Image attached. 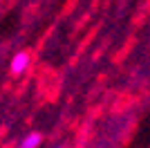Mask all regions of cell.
Returning <instances> with one entry per match:
<instances>
[{"label":"cell","instance_id":"1","mask_svg":"<svg viewBox=\"0 0 150 148\" xmlns=\"http://www.w3.org/2000/svg\"><path fill=\"white\" fill-rule=\"evenodd\" d=\"M27 65H29V54H27V52H18V54L11 58V72L13 74L25 72Z\"/></svg>","mask_w":150,"mask_h":148},{"label":"cell","instance_id":"2","mask_svg":"<svg viewBox=\"0 0 150 148\" xmlns=\"http://www.w3.org/2000/svg\"><path fill=\"white\" fill-rule=\"evenodd\" d=\"M40 139H43V137L38 135V132H31V135H27L25 139H23V144H20L18 148H36L38 144H40Z\"/></svg>","mask_w":150,"mask_h":148}]
</instances>
